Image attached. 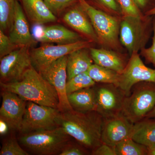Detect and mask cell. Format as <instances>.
Instances as JSON below:
<instances>
[{
  "label": "cell",
  "mask_w": 155,
  "mask_h": 155,
  "mask_svg": "<svg viewBox=\"0 0 155 155\" xmlns=\"http://www.w3.org/2000/svg\"><path fill=\"white\" fill-rule=\"evenodd\" d=\"M103 121L104 118L97 111L81 113L71 110L61 113L59 125L68 135L92 152L102 143Z\"/></svg>",
  "instance_id": "6da1fadb"
},
{
  "label": "cell",
  "mask_w": 155,
  "mask_h": 155,
  "mask_svg": "<svg viewBox=\"0 0 155 155\" xmlns=\"http://www.w3.org/2000/svg\"><path fill=\"white\" fill-rule=\"evenodd\" d=\"M0 85L2 91L14 93L26 101L58 109L59 97L55 89L32 66L20 80L11 83L0 82Z\"/></svg>",
  "instance_id": "7a4b0ae2"
},
{
  "label": "cell",
  "mask_w": 155,
  "mask_h": 155,
  "mask_svg": "<svg viewBox=\"0 0 155 155\" xmlns=\"http://www.w3.org/2000/svg\"><path fill=\"white\" fill-rule=\"evenodd\" d=\"M78 1L91 21L101 47L121 52H127L119 38L122 17L113 16L95 8L85 0Z\"/></svg>",
  "instance_id": "3957f363"
},
{
  "label": "cell",
  "mask_w": 155,
  "mask_h": 155,
  "mask_svg": "<svg viewBox=\"0 0 155 155\" xmlns=\"http://www.w3.org/2000/svg\"><path fill=\"white\" fill-rule=\"evenodd\" d=\"M153 32V16L122 17L119 38L129 56L146 48Z\"/></svg>",
  "instance_id": "277c9868"
},
{
  "label": "cell",
  "mask_w": 155,
  "mask_h": 155,
  "mask_svg": "<svg viewBox=\"0 0 155 155\" xmlns=\"http://www.w3.org/2000/svg\"><path fill=\"white\" fill-rule=\"evenodd\" d=\"M71 137L61 127L22 134L19 142L35 154H58L69 143Z\"/></svg>",
  "instance_id": "5b68a950"
},
{
  "label": "cell",
  "mask_w": 155,
  "mask_h": 155,
  "mask_svg": "<svg viewBox=\"0 0 155 155\" xmlns=\"http://www.w3.org/2000/svg\"><path fill=\"white\" fill-rule=\"evenodd\" d=\"M155 106V83L141 82L132 87L123 102L122 114L133 124L145 119Z\"/></svg>",
  "instance_id": "8992f818"
},
{
  "label": "cell",
  "mask_w": 155,
  "mask_h": 155,
  "mask_svg": "<svg viewBox=\"0 0 155 155\" xmlns=\"http://www.w3.org/2000/svg\"><path fill=\"white\" fill-rule=\"evenodd\" d=\"M61 114L58 109L27 101L26 110L19 131L23 134L59 127Z\"/></svg>",
  "instance_id": "52a82bcc"
},
{
  "label": "cell",
  "mask_w": 155,
  "mask_h": 155,
  "mask_svg": "<svg viewBox=\"0 0 155 155\" xmlns=\"http://www.w3.org/2000/svg\"><path fill=\"white\" fill-rule=\"evenodd\" d=\"M94 43L87 40L68 44L53 45L45 44L30 50L32 67L39 71L62 57L67 56L73 51L84 48L92 47Z\"/></svg>",
  "instance_id": "ba28073f"
},
{
  "label": "cell",
  "mask_w": 155,
  "mask_h": 155,
  "mask_svg": "<svg viewBox=\"0 0 155 155\" xmlns=\"http://www.w3.org/2000/svg\"><path fill=\"white\" fill-rule=\"evenodd\" d=\"M30 48H18L1 59L0 82L8 83L19 81L32 67Z\"/></svg>",
  "instance_id": "9c48e42d"
},
{
  "label": "cell",
  "mask_w": 155,
  "mask_h": 155,
  "mask_svg": "<svg viewBox=\"0 0 155 155\" xmlns=\"http://www.w3.org/2000/svg\"><path fill=\"white\" fill-rule=\"evenodd\" d=\"M141 82L155 83V69L147 67L140 54L134 52L130 56L126 67L120 74L118 87L127 97L130 94L133 87Z\"/></svg>",
  "instance_id": "30bf717a"
},
{
  "label": "cell",
  "mask_w": 155,
  "mask_h": 155,
  "mask_svg": "<svg viewBox=\"0 0 155 155\" xmlns=\"http://www.w3.org/2000/svg\"><path fill=\"white\" fill-rule=\"evenodd\" d=\"M67 57L65 56L58 59L38 72L55 89L59 97L58 110L61 113L73 110L67 92Z\"/></svg>",
  "instance_id": "8fae6325"
},
{
  "label": "cell",
  "mask_w": 155,
  "mask_h": 155,
  "mask_svg": "<svg viewBox=\"0 0 155 155\" xmlns=\"http://www.w3.org/2000/svg\"><path fill=\"white\" fill-rule=\"evenodd\" d=\"M94 86L95 92V111L104 119L122 113L126 97L118 87L112 84L99 83Z\"/></svg>",
  "instance_id": "7c38bea8"
},
{
  "label": "cell",
  "mask_w": 155,
  "mask_h": 155,
  "mask_svg": "<svg viewBox=\"0 0 155 155\" xmlns=\"http://www.w3.org/2000/svg\"><path fill=\"white\" fill-rule=\"evenodd\" d=\"M134 124L122 113L104 119L101 132L102 143L114 147L126 139L130 138Z\"/></svg>",
  "instance_id": "4fadbf2b"
},
{
  "label": "cell",
  "mask_w": 155,
  "mask_h": 155,
  "mask_svg": "<svg viewBox=\"0 0 155 155\" xmlns=\"http://www.w3.org/2000/svg\"><path fill=\"white\" fill-rule=\"evenodd\" d=\"M0 119L11 129L19 130L26 110L27 101L13 92L2 91Z\"/></svg>",
  "instance_id": "5bb4252c"
},
{
  "label": "cell",
  "mask_w": 155,
  "mask_h": 155,
  "mask_svg": "<svg viewBox=\"0 0 155 155\" xmlns=\"http://www.w3.org/2000/svg\"><path fill=\"white\" fill-rule=\"evenodd\" d=\"M67 10L63 17L64 22L85 40L98 44V39L91 21L78 2Z\"/></svg>",
  "instance_id": "9a60e30c"
},
{
  "label": "cell",
  "mask_w": 155,
  "mask_h": 155,
  "mask_svg": "<svg viewBox=\"0 0 155 155\" xmlns=\"http://www.w3.org/2000/svg\"><path fill=\"white\" fill-rule=\"evenodd\" d=\"M8 36L11 41L19 48L27 47L32 48L36 44L22 6L18 1L16 2L14 21Z\"/></svg>",
  "instance_id": "2e32d148"
},
{
  "label": "cell",
  "mask_w": 155,
  "mask_h": 155,
  "mask_svg": "<svg viewBox=\"0 0 155 155\" xmlns=\"http://www.w3.org/2000/svg\"><path fill=\"white\" fill-rule=\"evenodd\" d=\"M94 64L112 69L121 74L128 63L130 56L128 53L121 52L107 49L89 48Z\"/></svg>",
  "instance_id": "e0dca14e"
},
{
  "label": "cell",
  "mask_w": 155,
  "mask_h": 155,
  "mask_svg": "<svg viewBox=\"0 0 155 155\" xmlns=\"http://www.w3.org/2000/svg\"><path fill=\"white\" fill-rule=\"evenodd\" d=\"M38 39L44 43H54L60 45L68 44L85 40L77 32L60 25L45 27L41 35Z\"/></svg>",
  "instance_id": "ac0fdd59"
},
{
  "label": "cell",
  "mask_w": 155,
  "mask_h": 155,
  "mask_svg": "<svg viewBox=\"0 0 155 155\" xmlns=\"http://www.w3.org/2000/svg\"><path fill=\"white\" fill-rule=\"evenodd\" d=\"M23 10L31 22L44 24L55 22L57 16L53 14L43 0H21Z\"/></svg>",
  "instance_id": "d6986e66"
},
{
  "label": "cell",
  "mask_w": 155,
  "mask_h": 155,
  "mask_svg": "<svg viewBox=\"0 0 155 155\" xmlns=\"http://www.w3.org/2000/svg\"><path fill=\"white\" fill-rule=\"evenodd\" d=\"M93 63L89 48L80 49L71 53L67 57V80L80 73L87 72Z\"/></svg>",
  "instance_id": "ffe728a7"
},
{
  "label": "cell",
  "mask_w": 155,
  "mask_h": 155,
  "mask_svg": "<svg viewBox=\"0 0 155 155\" xmlns=\"http://www.w3.org/2000/svg\"><path fill=\"white\" fill-rule=\"evenodd\" d=\"M67 96L73 110L81 113L95 111V92L94 86L77 91Z\"/></svg>",
  "instance_id": "44dd1931"
},
{
  "label": "cell",
  "mask_w": 155,
  "mask_h": 155,
  "mask_svg": "<svg viewBox=\"0 0 155 155\" xmlns=\"http://www.w3.org/2000/svg\"><path fill=\"white\" fill-rule=\"evenodd\" d=\"M130 138L147 147L155 144V120L146 118L134 124Z\"/></svg>",
  "instance_id": "7402d4cb"
},
{
  "label": "cell",
  "mask_w": 155,
  "mask_h": 155,
  "mask_svg": "<svg viewBox=\"0 0 155 155\" xmlns=\"http://www.w3.org/2000/svg\"><path fill=\"white\" fill-rule=\"evenodd\" d=\"M87 73L96 83L112 84L118 87L120 74L114 70L93 64Z\"/></svg>",
  "instance_id": "603a6c76"
},
{
  "label": "cell",
  "mask_w": 155,
  "mask_h": 155,
  "mask_svg": "<svg viewBox=\"0 0 155 155\" xmlns=\"http://www.w3.org/2000/svg\"><path fill=\"white\" fill-rule=\"evenodd\" d=\"M17 1L0 0V29L5 33L12 28Z\"/></svg>",
  "instance_id": "cb8c5ba5"
},
{
  "label": "cell",
  "mask_w": 155,
  "mask_h": 155,
  "mask_svg": "<svg viewBox=\"0 0 155 155\" xmlns=\"http://www.w3.org/2000/svg\"><path fill=\"white\" fill-rule=\"evenodd\" d=\"M114 147L116 155H147V147L136 142L131 138L122 140Z\"/></svg>",
  "instance_id": "d4e9b609"
},
{
  "label": "cell",
  "mask_w": 155,
  "mask_h": 155,
  "mask_svg": "<svg viewBox=\"0 0 155 155\" xmlns=\"http://www.w3.org/2000/svg\"><path fill=\"white\" fill-rule=\"evenodd\" d=\"M96 84L87 72L80 73L67 80V94H70L82 89L94 86Z\"/></svg>",
  "instance_id": "484cf974"
},
{
  "label": "cell",
  "mask_w": 155,
  "mask_h": 155,
  "mask_svg": "<svg viewBox=\"0 0 155 155\" xmlns=\"http://www.w3.org/2000/svg\"><path fill=\"white\" fill-rule=\"evenodd\" d=\"M92 7L107 14L122 17V11L117 0H85Z\"/></svg>",
  "instance_id": "4316f807"
},
{
  "label": "cell",
  "mask_w": 155,
  "mask_h": 155,
  "mask_svg": "<svg viewBox=\"0 0 155 155\" xmlns=\"http://www.w3.org/2000/svg\"><path fill=\"white\" fill-rule=\"evenodd\" d=\"M30 154L19 145L16 139L9 138L3 143L1 155H29Z\"/></svg>",
  "instance_id": "83f0119b"
},
{
  "label": "cell",
  "mask_w": 155,
  "mask_h": 155,
  "mask_svg": "<svg viewBox=\"0 0 155 155\" xmlns=\"http://www.w3.org/2000/svg\"><path fill=\"white\" fill-rule=\"evenodd\" d=\"M122 11V17H142L144 14L139 9L134 0H117Z\"/></svg>",
  "instance_id": "f1b7e54d"
},
{
  "label": "cell",
  "mask_w": 155,
  "mask_h": 155,
  "mask_svg": "<svg viewBox=\"0 0 155 155\" xmlns=\"http://www.w3.org/2000/svg\"><path fill=\"white\" fill-rule=\"evenodd\" d=\"M55 15L62 14L68 8L78 2V0H43Z\"/></svg>",
  "instance_id": "f546056e"
},
{
  "label": "cell",
  "mask_w": 155,
  "mask_h": 155,
  "mask_svg": "<svg viewBox=\"0 0 155 155\" xmlns=\"http://www.w3.org/2000/svg\"><path fill=\"white\" fill-rule=\"evenodd\" d=\"M19 48L11 41L9 36L0 29V59Z\"/></svg>",
  "instance_id": "4dcf8cb0"
},
{
  "label": "cell",
  "mask_w": 155,
  "mask_h": 155,
  "mask_svg": "<svg viewBox=\"0 0 155 155\" xmlns=\"http://www.w3.org/2000/svg\"><path fill=\"white\" fill-rule=\"evenodd\" d=\"M153 33L151 46L142 50L140 54L144 58L146 63L152 64L155 66V16H153Z\"/></svg>",
  "instance_id": "1f68e13d"
},
{
  "label": "cell",
  "mask_w": 155,
  "mask_h": 155,
  "mask_svg": "<svg viewBox=\"0 0 155 155\" xmlns=\"http://www.w3.org/2000/svg\"><path fill=\"white\" fill-rule=\"evenodd\" d=\"M87 150L81 145L70 144L68 143L64 148L60 155H84L89 154Z\"/></svg>",
  "instance_id": "d6a6232c"
},
{
  "label": "cell",
  "mask_w": 155,
  "mask_h": 155,
  "mask_svg": "<svg viewBox=\"0 0 155 155\" xmlns=\"http://www.w3.org/2000/svg\"><path fill=\"white\" fill-rule=\"evenodd\" d=\"M93 155H116L114 147L102 143L92 152Z\"/></svg>",
  "instance_id": "836d02e7"
},
{
  "label": "cell",
  "mask_w": 155,
  "mask_h": 155,
  "mask_svg": "<svg viewBox=\"0 0 155 155\" xmlns=\"http://www.w3.org/2000/svg\"><path fill=\"white\" fill-rule=\"evenodd\" d=\"M140 11L145 14L155 7V0H134Z\"/></svg>",
  "instance_id": "e575fe53"
},
{
  "label": "cell",
  "mask_w": 155,
  "mask_h": 155,
  "mask_svg": "<svg viewBox=\"0 0 155 155\" xmlns=\"http://www.w3.org/2000/svg\"><path fill=\"white\" fill-rule=\"evenodd\" d=\"M8 125L2 119H0V134L1 135L6 134L8 130Z\"/></svg>",
  "instance_id": "d590c367"
},
{
  "label": "cell",
  "mask_w": 155,
  "mask_h": 155,
  "mask_svg": "<svg viewBox=\"0 0 155 155\" xmlns=\"http://www.w3.org/2000/svg\"><path fill=\"white\" fill-rule=\"evenodd\" d=\"M147 155H155V144L147 147Z\"/></svg>",
  "instance_id": "8d00e7d4"
},
{
  "label": "cell",
  "mask_w": 155,
  "mask_h": 155,
  "mask_svg": "<svg viewBox=\"0 0 155 155\" xmlns=\"http://www.w3.org/2000/svg\"><path fill=\"white\" fill-rule=\"evenodd\" d=\"M146 118H147V119H152V118H153V119H155V106L153 108V109L148 114Z\"/></svg>",
  "instance_id": "74e56055"
},
{
  "label": "cell",
  "mask_w": 155,
  "mask_h": 155,
  "mask_svg": "<svg viewBox=\"0 0 155 155\" xmlns=\"http://www.w3.org/2000/svg\"><path fill=\"white\" fill-rule=\"evenodd\" d=\"M145 15L147 16H155V7L151 10L146 13Z\"/></svg>",
  "instance_id": "f35d334b"
}]
</instances>
